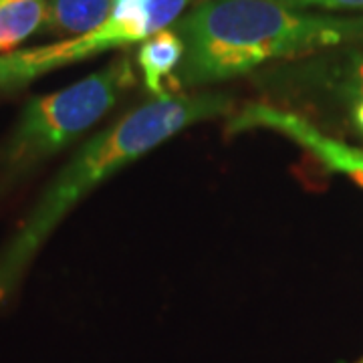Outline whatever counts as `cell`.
<instances>
[{
	"label": "cell",
	"instance_id": "6da1fadb",
	"mask_svg": "<svg viewBox=\"0 0 363 363\" xmlns=\"http://www.w3.org/2000/svg\"><path fill=\"white\" fill-rule=\"evenodd\" d=\"M233 101L222 95H172L121 117L85 143L47 186L16 233L0 250V303L14 293L40 247L67 214L121 168L198 121L226 116Z\"/></svg>",
	"mask_w": 363,
	"mask_h": 363
},
{
	"label": "cell",
	"instance_id": "7a4b0ae2",
	"mask_svg": "<svg viewBox=\"0 0 363 363\" xmlns=\"http://www.w3.org/2000/svg\"><path fill=\"white\" fill-rule=\"evenodd\" d=\"M178 33L186 45L178 83L202 85L245 75L274 59L335 47L353 25L301 14L281 0H204Z\"/></svg>",
	"mask_w": 363,
	"mask_h": 363
},
{
	"label": "cell",
	"instance_id": "3957f363",
	"mask_svg": "<svg viewBox=\"0 0 363 363\" xmlns=\"http://www.w3.org/2000/svg\"><path fill=\"white\" fill-rule=\"evenodd\" d=\"M133 79L130 59L121 57L65 89L30 99L0 143V192L93 128Z\"/></svg>",
	"mask_w": 363,
	"mask_h": 363
},
{
	"label": "cell",
	"instance_id": "277c9868",
	"mask_svg": "<svg viewBox=\"0 0 363 363\" xmlns=\"http://www.w3.org/2000/svg\"><path fill=\"white\" fill-rule=\"evenodd\" d=\"M196 0H113L111 16L87 35L0 55V93L25 87L26 83L55 69L85 61L99 52L145 40L169 26Z\"/></svg>",
	"mask_w": 363,
	"mask_h": 363
},
{
	"label": "cell",
	"instance_id": "5b68a950",
	"mask_svg": "<svg viewBox=\"0 0 363 363\" xmlns=\"http://www.w3.org/2000/svg\"><path fill=\"white\" fill-rule=\"evenodd\" d=\"M230 131L271 130L285 135L309 152L317 162L331 172L347 176L363 188V150L325 135L309 119L267 104H250L242 107L228 123Z\"/></svg>",
	"mask_w": 363,
	"mask_h": 363
},
{
	"label": "cell",
	"instance_id": "8992f818",
	"mask_svg": "<svg viewBox=\"0 0 363 363\" xmlns=\"http://www.w3.org/2000/svg\"><path fill=\"white\" fill-rule=\"evenodd\" d=\"M184 52H186L184 39L178 30L172 28H164L142 43L138 52V63L143 71L145 89L156 99L172 97L174 91L178 93L180 89L178 75L174 71L180 67Z\"/></svg>",
	"mask_w": 363,
	"mask_h": 363
},
{
	"label": "cell",
	"instance_id": "52a82bcc",
	"mask_svg": "<svg viewBox=\"0 0 363 363\" xmlns=\"http://www.w3.org/2000/svg\"><path fill=\"white\" fill-rule=\"evenodd\" d=\"M111 11L113 0H49L43 25L52 35L81 37L104 25Z\"/></svg>",
	"mask_w": 363,
	"mask_h": 363
},
{
	"label": "cell",
	"instance_id": "ba28073f",
	"mask_svg": "<svg viewBox=\"0 0 363 363\" xmlns=\"http://www.w3.org/2000/svg\"><path fill=\"white\" fill-rule=\"evenodd\" d=\"M47 14V0H0V55L13 52L33 33Z\"/></svg>",
	"mask_w": 363,
	"mask_h": 363
},
{
	"label": "cell",
	"instance_id": "9c48e42d",
	"mask_svg": "<svg viewBox=\"0 0 363 363\" xmlns=\"http://www.w3.org/2000/svg\"><path fill=\"white\" fill-rule=\"evenodd\" d=\"M291 9L321 6V9H363V0H281Z\"/></svg>",
	"mask_w": 363,
	"mask_h": 363
},
{
	"label": "cell",
	"instance_id": "30bf717a",
	"mask_svg": "<svg viewBox=\"0 0 363 363\" xmlns=\"http://www.w3.org/2000/svg\"><path fill=\"white\" fill-rule=\"evenodd\" d=\"M353 123L363 133V95L355 97V104H353Z\"/></svg>",
	"mask_w": 363,
	"mask_h": 363
},
{
	"label": "cell",
	"instance_id": "8fae6325",
	"mask_svg": "<svg viewBox=\"0 0 363 363\" xmlns=\"http://www.w3.org/2000/svg\"><path fill=\"white\" fill-rule=\"evenodd\" d=\"M355 83H357V95H363V59L355 67Z\"/></svg>",
	"mask_w": 363,
	"mask_h": 363
},
{
	"label": "cell",
	"instance_id": "7c38bea8",
	"mask_svg": "<svg viewBox=\"0 0 363 363\" xmlns=\"http://www.w3.org/2000/svg\"><path fill=\"white\" fill-rule=\"evenodd\" d=\"M355 363H363V357H362V359H359V362H355Z\"/></svg>",
	"mask_w": 363,
	"mask_h": 363
}]
</instances>
